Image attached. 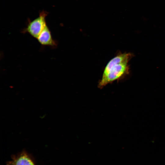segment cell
<instances>
[{
    "label": "cell",
    "instance_id": "obj_1",
    "mask_svg": "<svg viewBox=\"0 0 165 165\" xmlns=\"http://www.w3.org/2000/svg\"><path fill=\"white\" fill-rule=\"evenodd\" d=\"M133 56L130 53H120L111 59L105 66L98 87L102 88L107 85L122 79L129 73L128 62Z\"/></svg>",
    "mask_w": 165,
    "mask_h": 165
},
{
    "label": "cell",
    "instance_id": "obj_2",
    "mask_svg": "<svg viewBox=\"0 0 165 165\" xmlns=\"http://www.w3.org/2000/svg\"><path fill=\"white\" fill-rule=\"evenodd\" d=\"M48 14L46 11H42L39 16L31 21H29L23 32L27 33L37 39L46 25V18Z\"/></svg>",
    "mask_w": 165,
    "mask_h": 165
},
{
    "label": "cell",
    "instance_id": "obj_3",
    "mask_svg": "<svg viewBox=\"0 0 165 165\" xmlns=\"http://www.w3.org/2000/svg\"><path fill=\"white\" fill-rule=\"evenodd\" d=\"M42 45L56 47L57 43L52 38L51 31L46 25L37 38Z\"/></svg>",
    "mask_w": 165,
    "mask_h": 165
},
{
    "label": "cell",
    "instance_id": "obj_4",
    "mask_svg": "<svg viewBox=\"0 0 165 165\" xmlns=\"http://www.w3.org/2000/svg\"><path fill=\"white\" fill-rule=\"evenodd\" d=\"M8 165H35L28 154L25 152H23L17 157L14 158L13 160Z\"/></svg>",
    "mask_w": 165,
    "mask_h": 165
}]
</instances>
